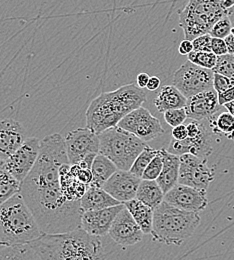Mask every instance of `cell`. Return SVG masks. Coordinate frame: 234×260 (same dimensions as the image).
I'll return each mask as SVG.
<instances>
[{
	"label": "cell",
	"mask_w": 234,
	"mask_h": 260,
	"mask_svg": "<svg viewBox=\"0 0 234 260\" xmlns=\"http://www.w3.org/2000/svg\"><path fill=\"white\" fill-rule=\"evenodd\" d=\"M67 162L64 138L58 133L45 136L37 161L21 182L20 194L46 234L66 233L81 226L80 201H67L60 188L59 169Z\"/></svg>",
	"instance_id": "6da1fadb"
},
{
	"label": "cell",
	"mask_w": 234,
	"mask_h": 260,
	"mask_svg": "<svg viewBox=\"0 0 234 260\" xmlns=\"http://www.w3.org/2000/svg\"><path fill=\"white\" fill-rule=\"evenodd\" d=\"M146 101V92L130 83L114 91L102 92L93 99L86 110V127L99 134L117 126L128 113Z\"/></svg>",
	"instance_id": "7a4b0ae2"
},
{
	"label": "cell",
	"mask_w": 234,
	"mask_h": 260,
	"mask_svg": "<svg viewBox=\"0 0 234 260\" xmlns=\"http://www.w3.org/2000/svg\"><path fill=\"white\" fill-rule=\"evenodd\" d=\"M31 246L42 260H106L101 237L81 228L59 233H43Z\"/></svg>",
	"instance_id": "3957f363"
},
{
	"label": "cell",
	"mask_w": 234,
	"mask_h": 260,
	"mask_svg": "<svg viewBox=\"0 0 234 260\" xmlns=\"http://www.w3.org/2000/svg\"><path fill=\"white\" fill-rule=\"evenodd\" d=\"M42 234L20 193L0 204V246L29 244Z\"/></svg>",
	"instance_id": "277c9868"
},
{
	"label": "cell",
	"mask_w": 234,
	"mask_h": 260,
	"mask_svg": "<svg viewBox=\"0 0 234 260\" xmlns=\"http://www.w3.org/2000/svg\"><path fill=\"white\" fill-rule=\"evenodd\" d=\"M200 221L199 212L185 211L163 201L154 209L150 234L153 241L179 246L192 236Z\"/></svg>",
	"instance_id": "5b68a950"
},
{
	"label": "cell",
	"mask_w": 234,
	"mask_h": 260,
	"mask_svg": "<svg viewBox=\"0 0 234 260\" xmlns=\"http://www.w3.org/2000/svg\"><path fill=\"white\" fill-rule=\"evenodd\" d=\"M223 2L224 0H189L178 11L179 26L183 30L184 38L193 40L208 34L219 19L228 16L230 11L224 7Z\"/></svg>",
	"instance_id": "8992f818"
},
{
	"label": "cell",
	"mask_w": 234,
	"mask_h": 260,
	"mask_svg": "<svg viewBox=\"0 0 234 260\" xmlns=\"http://www.w3.org/2000/svg\"><path fill=\"white\" fill-rule=\"evenodd\" d=\"M99 153L121 170H130L137 156L147 146L143 140L118 126L99 133Z\"/></svg>",
	"instance_id": "52a82bcc"
},
{
	"label": "cell",
	"mask_w": 234,
	"mask_h": 260,
	"mask_svg": "<svg viewBox=\"0 0 234 260\" xmlns=\"http://www.w3.org/2000/svg\"><path fill=\"white\" fill-rule=\"evenodd\" d=\"M212 69L203 68L191 61L181 65L173 75V85L186 98L213 89Z\"/></svg>",
	"instance_id": "ba28073f"
},
{
	"label": "cell",
	"mask_w": 234,
	"mask_h": 260,
	"mask_svg": "<svg viewBox=\"0 0 234 260\" xmlns=\"http://www.w3.org/2000/svg\"><path fill=\"white\" fill-rule=\"evenodd\" d=\"M179 157L180 169L178 183L196 189L207 190L209 184L214 179V172L208 166L207 159L190 153L182 154Z\"/></svg>",
	"instance_id": "9c48e42d"
},
{
	"label": "cell",
	"mask_w": 234,
	"mask_h": 260,
	"mask_svg": "<svg viewBox=\"0 0 234 260\" xmlns=\"http://www.w3.org/2000/svg\"><path fill=\"white\" fill-rule=\"evenodd\" d=\"M64 142L70 164H79L87 156L99 153V134L87 127L69 131Z\"/></svg>",
	"instance_id": "30bf717a"
},
{
	"label": "cell",
	"mask_w": 234,
	"mask_h": 260,
	"mask_svg": "<svg viewBox=\"0 0 234 260\" xmlns=\"http://www.w3.org/2000/svg\"><path fill=\"white\" fill-rule=\"evenodd\" d=\"M117 126L132 133L144 142L153 140L164 133L159 119L142 106L128 113Z\"/></svg>",
	"instance_id": "8fae6325"
},
{
	"label": "cell",
	"mask_w": 234,
	"mask_h": 260,
	"mask_svg": "<svg viewBox=\"0 0 234 260\" xmlns=\"http://www.w3.org/2000/svg\"><path fill=\"white\" fill-rule=\"evenodd\" d=\"M40 141L37 137H28L22 145L6 160L3 169L13 175L18 181L22 182L37 161L40 150Z\"/></svg>",
	"instance_id": "7c38bea8"
},
{
	"label": "cell",
	"mask_w": 234,
	"mask_h": 260,
	"mask_svg": "<svg viewBox=\"0 0 234 260\" xmlns=\"http://www.w3.org/2000/svg\"><path fill=\"white\" fill-rule=\"evenodd\" d=\"M164 201L179 209L190 212H200L208 205L206 190L179 183L165 193Z\"/></svg>",
	"instance_id": "4fadbf2b"
},
{
	"label": "cell",
	"mask_w": 234,
	"mask_h": 260,
	"mask_svg": "<svg viewBox=\"0 0 234 260\" xmlns=\"http://www.w3.org/2000/svg\"><path fill=\"white\" fill-rule=\"evenodd\" d=\"M208 120H203L204 124L200 133L194 137H187L184 140L172 139L168 150L170 153L175 155H182L185 153H190L200 158H205L212 153V140L210 136V130L207 125Z\"/></svg>",
	"instance_id": "5bb4252c"
},
{
	"label": "cell",
	"mask_w": 234,
	"mask_h": 260,
	"mask_svg": "<svg viewBox=\"0 0 234 260\" xmlns=\"http://www.w3.org/2000/svg\"><path fill=\"white\" fill-rule=\"evenodd\" d=\"M143 231L134 220L128 209L124 208L115 217L108 235L122 247H128L142 240Z\"/></svg>",
	"instance_id": "9a60e30c"
},
{
	"label": "cell",
	"mask_w": 234,
	"mask_h": 260,
	"mask_svg": "<svg viewBox=\"0 0 234 260\" xmlns=\"http://www.w3.org/2000/svg\"><path fill=\"white\" fill-rule=\"evenodd\" d=\"M141 182L129 170L118 169L103 185V189L121 203H126L136 197V192Z\"/></svg>",
	"instance_id": "2e32d148"
},
{
	"label": "cell",
	"mask_w": 234,
	"mask_h": 260,
	"mask_svg": "<svg viewBox=\"0 0 234 260\" xmlns=\"http://www.w3.org/2000/svg\"><path fill=\"white\" fill-rule=\"evenodd\" d=\"M124 206L125 205L122 203L99 210L84 211L81 216L80 228L91 235L98 237L104 236L108 234L115 217Z\"/></svg>",
	"instance_id": "e0dca14e"
},
{
	"label": "cell",
	"mask_w": 234,
	"mask_h": 260,
	"mask_svg": "<svg viewBox=\"0 0 234 260\" xmlns=\"http://www.w3.org/2000/svg\"><path fill=\"white\" fill-rule=\"evenodd\" d=\"M220 107L218 103V93L214 89H211L187 98L184 109L188 118L203 121L214 116Z\"/></svg>",
	"instance_id": "ac0fdd59"
},
{
	"label": "cell",
	"mask_w": 234,
	"mask_h": 260,
	"mask_svg": "<svg viewBox=\"0 0 234 260\" xmlns=\"http://www.w3.org/2000/svg\"><path fill=\"white\" fill-rule=\"evenodd\" d=\"M25 131L15 119L0 120V157L9 158L25 141Z\"/></svg>",
	"instance_id": "d6986e66"
},
{
	"label": "cell",
	"mask_w": 234,
	"mask_h": 260,
	"mask_svg": "<svg viewBox=\"0 0 234 260\" xmlns=\"http://www.w3.org/2000/svg\"><path fill=\"white\" fill-rule=\"evenodd\" d=\"M159 152L162 157L163 167L156 181L165 194L170 189L178 184L180 157L178 155L170 153L168 149L164 148L160 149Z\"/></svg>",
	"instance_id": "ffe728a7"
},
{
	"label": "cell",
	"mask_w": 234,
	"mask_h": 260,
	"mask_svg": "<svg viewBox=\"0 0 234 260\" xmlns=\"http://www.w3.org/2000/svg\"><path fill=\"white\" fill-rule=\"evenodd\" d=\"M69 162L63 163L59 169V180L62 195L69 202L80 201L89 185L80 182L71 172Z\"/></svg>",
	"instance_id": "44dd1931"
},
{
	"label": "cell",
	"mask_w": 234,
	"mask_h": 260,
	"mask_svg": "<svg viewBox=\"0 0 234 260\" xmlns=\"http://www.w3.org/2000/svg\"><path fill=\"white\" fill-rule=\"evenodd\" d=\"M122 204L114 197H112L108 192H106L102 187L90 186L88 187L87 191L80 200L81 209L84 211H91V210H99L112 206H116Z\"/></svg>",
	"instance_id": "7402d4cb"
},
{
	"label": "cell",
	"mask_w": 234,
	"mask_h": 260,
	"mask_svg": "<svg viewBox=\"0 0 234 260\" xmlns=\"http://www.w3.org/2000/svg\"><path fill=\"white\" fill-rule=\"evenodd\" d=\"M186 102L187 98L174 85L162 86L154 99V105L160 113H164L171 109L184 108Z\"/></svg>",
	"instance_id": "603a6c76"
},
{
	"label": "cell",
	"mask_w": 234,
	"mask_h": 260,
	"mask_svg": "<svg viewBox=\"0 0 234 260\" xmlns=\"http://www.w3.org/2000/svg\"><path fill=\"white\" fill-rule=\"evenodd\" d=\"M164 192L156 180L142 179L136 192V199L153 210L164 201Z\"/></svg>",
	"instance_id": "cb8c5ba5"
},
{
	"label": "cell",
	"mask_w": 234,
	"mask_h": 260,
	"mask_svg": "<svg viewBox=\"0 0 234 260\" xmlns=\"http://www.w3.org/2000/svg\"><path fill=\"white\" fill-rule=\"evenodd\" d=\"M124 205L132 215L134 220L142 229L143 233L150 234L153 225L154 210L136 198L124 203Z\"/></svg>",
	"instance_id": "d4e9b609"
},
{
	"label": "cell",
	"mask_w": 234,
	"mask_h": 260,
	"mask_svg": "<svg viewBox=\"0 0 234 260\" xmlns=\"http://www.w3.org/2000/svg\"><path fill=\"white\" fill-rule=\"evenodd\" d=\"M118 170L117 166L112 162L105 155L98 153L94 158L91 171L93 174V180L90 183V186L102 187L105 182Z\"/></svg>",
	"instance_id": "484cf974"
},
{
	"label": "cell",
	"mask_w": 234,
	"mask_h": 260,
	"mask_svg": "<svg viewBox=\"0 0 234 260\" xmlns=\"http://www.w3.org/2000/svg\"><path fill=\"white\" fill-rule=\"evenodd\" d=\"M0 260H42L31 244L2 246Z\"/></svg>",
	"instance_id": "4316f807"
},
{
	"label": "cell",
	"mask_w": 234,
	"mask_h": 260,
	"mask_svg": "<svg viewBox=\"0 0 234 260\" xmlns=\"http://www.w3.org/2000/svg\"><path fill=\"white\" fill-rule=\"evenodd\" d=\"M207 120L214 134L224 135L225 137L234 140V116L230 112L226 110L220 114H215Z\"/></svg>",
	"instance_id": "83f0119b"
},
{
	"label": "cell",
	"mask_w": 234,
	"mask_h": 260,
	"mask_svg": "<svg viewBox=\"0 0 234 260\" xmlns=\"http://www.w3.org/2000/svg\"><path fill=\"white\" fill-rule=\"evenodd\" d=\"M21 182L5 169H0V204L20 193Z\"/></svg>",
	"instance_id": "f1b7e54d"
},
{
	"label": "cell",
	"mask_w": 234,
	"mask_h": 260,
	"mask_svg": "<svg viewBox=\"0 0 234 260\" xmlns=\"http://www.w3.org/2000/svg\"><path fill=\"white\" fill-rule=\"evenodd\" d=\"M157 154H158V150H155V149H153V148H151L147 145L143 149V151L137 156V158L135 159V161L132 164L129 171L131 173H133L134 175H136L137 177L141 178L145 168L147 167V165Z\"/></svg>",
	"instance_id": "f546056e"
},
{
	"label": "cell",
	"mask_w": 234,
	"mask_h": 260,
	"mask_svg": "<svg viewBox=\"0 0 234 260\" xmlns=\"http://www.w3.org/2000/svg\"><path fill=\"white\" fill-rule=\"evenodd\" d=\"M188 60L194 64L201 66L207 69H213V67L217 63L218 56L213 52H205V51H195L193 50L191 53L187 55Z\"/></svg>",
	"instance_id": "4dcf8cb0"
},
{
	"label": "cell",
	"mask_w": 234,
	"mask_h": 260,
	"mask_svg": "<svg viewBox=\"0 0 234 260\" xmlns=\"http://www.w3.org/2000/svg\"><path fill=\"white\" fill-rule=\"evenodd\" d=\"M215 73H220L234 80V54H224L218 56L217 63L212 69Z\"/></svg>",
	"instance_id": "1f68e13d"
},
{
	"label": "cell",
	"mask_w": 234,
	"mask_h": 260,
	"mask_svg": "<svg viewBox=\"0 0 234 260\" xmlns=\"http://www.w3.org/2000/svg\"><path fill=\"white\" fill-rule=\"evenodd\" d=\"M162 167H163V161H162L161 154L158 150V154L147 165L141 178L145 180H156L161 173Z\"/></svg>",
	"instance_id": "d6a6232c"
},
{
	"label": "cell",
	"mask_w": 234,
	"mask_h": 260,
	"mask_svg": "<svg viewBox=\"0 0 234 260\" xmlns=\"http://www.w3.org/2000/svg\"><path fill=\"white\" fill-rule=\"evenodd\" d=\"M231 29H232V24L230 21L229 16H224L221 19H219L212 27L209 34L212 37L216 38H221L224 39L226 38L229 34H231Z\"/></svg>",
	"instance_id": "836d02e7"
},
{
	"label": "cell",
	"mask_w": 234,
	"mask_h": 260,
	"mask_svg": "<svg viewBox=\"0 0 234 260\" xmlns=\"http://www.w3.org/2000/svg\"><path fill=\"white\" fill-rule=\"evenodd\" d=\"M164 114V119L168 125L171 127H176L178 125H181L186 120L187 114L184 108H177V109H171L168 110Z\"/></svg>",
	"instance_id": "e575fe53"
},
{
	"label": "cell",
	"mask_w": 234,
	"mask_h": 260,
	"mask_svg": "<svg viewBox=\"0 0 234 260\" xmlns=\"http://www.w3.org/2000/svg\"><path fill=\"white\" fill-rule=\"evenodd\" d=\"M70 172L82 183L86 185H90L93 180V174L91 169L82 168L79 164H71Z\"/></svg>",
	"instance_id": "d590c367"
},
{
	"label": "cell",
	"mask_w": 234,
	"mask_h": 260,
	"mask_svg": "<svg viewBox=\"0 0 234 260\" xmlns=\"http://www.w3.org/2000/svg\"><path fill=\"white\" fill-rule=\"evenodd\" d=\"M234 86V80L222 75L220 73H215L214 72V76H213V89L217 92V93H221L231 87Z\"/></svg>",
	"instance_id": "8d00e7d4"
},
{
	"label": "cell",
	"mask_w": 234,
	"mask_h": 260,
	"mask_svg": "<svg viewBox=\"0 0 234 260\" xmlns=\"http://www.w3.org/2000/svg\"><path fill=\"white\" fill-rule=\"evenodd\" d=\"M211 40L212 36L208 34H203L195 39L192 40L193 43V49L195 51H205V52H212L211 49Z\"/></svg>",
	"instance_id": "74e56055"
},
{
	"label": "cell",
	"mask_w": 234,
	"mask_h": 260,
	"mask_svg": "<svg viewBox=\"0 0 234 260\" xmlns=\"http://www.w3.org/2000/svg\"><path fill=\"white\" fill-rule=\"evenodd\" d=\"M211 49H212V52H213L215 55H217V56H221V55H224V54H227V53H228L225 40H224V39H221V38L212 37V40H211Z\"/></svg>",
	"instance_id": "f35d334b"
},
{
	"label": "cell",
	"mask_w": 234,
	"mask_h": 260,
	"mask_svg": "<svg viewBox=\"0 0 234 260\" xmlns=\"http://www.w3.org/2000/svg\"><path fill=\"white\" fill-rule=\"evenodd\" d=\"M171 134H172L173 139H176V140H184L188 137L187 128H186V125H184V124L173 127Z\"/></svg>",
	"instance_id": "ab89813d"
},
{
	"label": "cell",
	"mask_w": 234,
	"mask_h": 260,
	"mask_svg": "<svg viewBox=\"0 0 234 260\" xmlns=\"http://www.w3.org/2000/svg\"><path fill=\"white\" fill-rule=\"evenodd\" d=\"M234 100V86L221 92V93H218V103L220 106H223L224 104L228 103V102H231Z\"/></svg>",
	"instance_id": "60d3db41"
},
{
	"label": "cell",
	"mask_w": 234,
	"mask_h": 260,
	"mask_svg": "<svg viewBox=\"0 0 234 260\" xmlns=\"http://www.w3.org/2000/svg\"><path fill=\"white\" fill-rule=\"evenodd\" d=\"M193 43L192 40H188V39H183L178 47V51L181 55H188L189 53H191L193 51Z\"/></svg>",
	"instance_id": "b9f144b4"
},
{
	"label": "cell",
	"mask_w": 234,
	"mask_h": 260,
	"mask_svg": "<svg viewBox=\"0 0 234 260\" xmlns=\"http://www.w3.org/2000/svg\"><path fill=\"white\" fill-rule=\"evenodd\" d=\"M150 79V76L146 73V72H140L137 77H136V84L140 87V88H146L147 83Z\"/></svg>",
	"instance_id": "7bdbcfd3"
},
{
	"label": "cell",
	"mask_w": 234,
	"mask_h": 260,
	"mask_svg": "<svg viewBox=\"0 0 234 260\" xmlns=\"http://www.w3.org/2000/svg\"><path fill=\"white\" fill-rule=\"evenodd\" d=\"M159 87H160V79L157 76H151L147 83L146 88L150 91H154V90H157Z\"/></svg>",
	"instance_id": "ee69618b"
},
{
	"label": "cell",
	"mask_w": 234,
	"mask_h": 260,
	"mask_svg": "<svg viewBox=\"0 0 234 260\" xmlns=\"http://www.w3.org/2000/svg\"><path fill=\"white\" fill-rule=\"evenodd\" d=\"M226 46H227V50L228 53L234 54V36L232 34H229L226 38H224Z\"/></svg>",
	"instance_id": "f6af8a7d"
},
{
	"label": "cell",
	"mask_w": 234,
	"mask_h": 260,
	"mask_svg": "<svg viewBox=\"0 0 234 260\" xmlns=\"http://www.w3.org/2000/svg\"><path fill=\"white\" fill-rule=\"evenodd\" d=\"M223 107H224L228 112H230L234 116V100L233 101H231V102H228V103L224 104Z\"/></svg>",
	"instance_id": "bcb514c9"
},
{
	"label": "cell",
	"mask_w": 234,
	"mask_h": 260,
	"mask_svg": "<svg viewBox=\"0 0 234 260\" xmlns=\"http://www.w3.org/2000/svg\"><path fill=\"white\" fill-rule=\"evenodd\" d=\"M223 5L226 9H230L234 6V0H224Z\"/></svg>",
	"instance_id": "7dc6e473"
},
{
	"label": "cell",
	"mask_w": 234,
	"mask_h": 260,
	"mask_svg": "<svg viewBox=\"0 0 234 260\" xmlns=\"http://www.w3.org/2000/svg\"><path fill=\"white\" fill-rule=\"evenodd\" d=\"M3 164H4V160L0 157V169H2V167H3Z\"/></svg>",
	"instance_id": "c3c4849f"
},
{
	"label": "cell",
	"mask_w": 234,
	"mask_h": 260,
	"mask_svg": "<svg viewBox=\"0 0 234 260\" xmlns=\"http://www.w3.org/2000/svg\"><path fill=\"white\" fill-rule=\"evenodd\" d=\"M231 34L234 36V27H232V29H231Z\"/></svg>",
	"instance_id": "681fc988"
}]
</instances>
